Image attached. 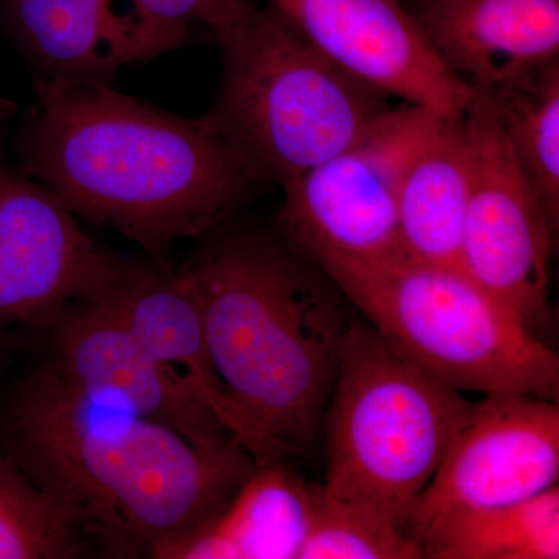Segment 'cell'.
I'll return each instance as SVG.
<instances>
[{
    "instance_id": "cell-1",
    "label": "cell",
    "mask_w": 559,
    "mask_h": 559,
    "mask_svg": "<svg viewBox=\"0 0 559 559\" xmlns=\"http://www.w3.org/2000/svg\"><path fill=\"white\" fill-rule=\"evenodd\" d=\"M0 447L62 511L116 558H157L216 516L255 468L230 437L198 443L76 388L53 364L17 385Z\"/></svg>"
},
{
    "instance_id": "cell-2",
    "label": "cell",
    "mask_w": 559,
    "mask_h": 559,
    "mask_svg": "<svg viewBox=\"0 0 559 559\" xmlns=\"http://www.w3.org/2000/svg\"><path fill=\"white\" fill-rule=\"evenodd\" d=\"M38 95L16 142L22 170L156 259L215 230L260 183L209 114L175 116L110 84Z\"/></svg>"
},
{
    "instance_id": "cell-3",
    "label": "cell",
    "mask_w": 559,
    "mask_h": 559,
    "mask_svg": "<svg viewBox=\"0 0 559 559\" xmlns=\"http://www.w3.org/2000/svg\"><path fill=\"white\" fill-rule=\"evenodd\" d=\"M180 271L231 400L277 462L305 457L352 322L344 294L285 238L255 231L210 238Z\"/></svg>"
},
{
    "instance_id": "cell-4",
    "label": "cell",
    "mask_w": 559,
    "mask_h": 559,
    "mask_svg": "<svg viewBox=\"0 0 559 559\" xmlns=\"http://www.w3.org/2000/svg\"><path fill=\"white\" fill-rule=\"evenodd\" d=\"M404 359L459 392L559 399V356L459 266L311 260Z\"/></svg>"
},
{
    "instance_id": "cell-5",
    "label": "cell",
    "mask_w": 559,
    "mask_h": 559,
    "mask_svg": "<svg viewBox=\"0 0 559 559\" xmlns=\"http://www.w3.org/2000/svg\"><path fill=\"white\" fill-rule=\"evenodd\" d=\"M216 40L223 80L207 114L259 182L285 187L393 106L323 57L270 2Z\"/></svg>"
},
{
    "instance_id": "cell-6",
    "label": "cell",
    "mask_w": 559,
    "mask_h": 559,
    "mask_svg": "<svg viewBox=\"0 0 559 559\" xmlns=\"http://www.w3.org/2000/svg\"><path fill=\"white\" fill-rule=\"evenodd\" d=\"M473 403L400 356L369 322H349L322 432L331 499L404 528Z\"/></svg>"
},
{
    "instance_id": "cell-7",
    "label": "cell",
    "mask_w": 559,
    "mask_h": 559,
    "mask_svg": "<svg viewBox=\"0 0 559 559\" xmlns=\"http://www.w3.org/2000/svg\"><path fill=\"white\" fill-rule=\"evenodd\" d=\"M440 119L418 106H392L347 148L286 183L282 237L310 260L399 257L401 179Z\"/></svg>"
},
{
    "instance_id": "cell-8",
    "label": "cell",
    "mask_w": 559,
    "mask_h": 559,
    "mask_svg": "<svg viewBox=\"0 0 559 559\" xmlns=\"http://www.w3.org/2000/svg\"><path fill=\"white\" fill-rule=\"evenodd\" d=\"M558 477V401L485 395L452 437L404 530L423 547L450 522L533 498Z\"/></svg>"
},
{
    "instance_id": "cell-9",
    "label": "cell",
    "mask_w": 559,
    "mask_h": 559,
    "mask_svg": "<svg viewBox=\"0 0 559 559\" xmlns=\"http://www.w3.org/2000/svg\"><path fill=\"white\" fill-rule=\"evenodd\" d=\"M465 121L471 190L457 266L533 329L547 310L558 238L484 95L476 92Z\"/></svg>"
},
{
    "instance_id": "cell-10",
    "label": "cell",
    "mask_w": 559,
    "mask_h": 559,
    "mask_svg": "<svg viewBox=\"0 0 559 559\" xmlns=\"http://www.w3.org/2000/svg\"><path fill=\"white\" fill-rule=\"evenodd\" d=\"M120 266L53 191L0 159V333L57 326L100 300Z\"/></svg>"
},
{
    "instance_id": "cell-11",
    "label": "cell",
    "mask_w": 559,
    "mask_h": 559,
    "mask_svg": "<svg viewBox=\"0 0 559 559\" xmlns=\"http://www.w3.org/2000/svg\"><path fill=\"white\" fill-rule=\"evenodd\" d=\"M312 46L371 90L441 119L476 92L437 57L403 0H270Z\"/></svg>"
},
{
    "instance_id": "cell-12",
    "label": "cell",
    "mask_w": 559,
    "mask_h": 559,
    "mask_svg": "<svg viewBox=\"0 0 559 559\" xmlns=\"http://www.w3.org/2000/svg\"><path fill=\"white\" fill-rule=\"evenodd\" d=\"M55 329V366L76 388L198 443L234 437L190 382L154 358L105 305H79Z\"/></svg>"
},
{
    "instance_id": "cell-13",
    "label": "cell",
    "mask_w": 559,
    "mask_h": 559,
    "mask_svg": "<svg viewBox=\"0 0 559 559\" xmlns=\"http://www.w3.org/2000/svg\"><path fill=\"white\" fill-rule=\"evenodd\" d=\"M452 75L488 95L559 62V0H407Z\"/></svg>"
},
{
    "instance_id": "cell-14",
    "label": "cell",
    "mask_w": 559,
    "mask_h": 559,
    "mask_svg": "<svg viewBox=\"0 0 559 559\" xmlns=\"http://www.w3.org/2000/svg\"><path fill=\"white\" fill-rule=\"evenodd\" d=\"M165 366L200 393L255 465L274 463L270 448L238 409L210 353L204 319L189 278L164 266L123 263L108 293L97 300Z\"/></svg>"
},
{
    "instance_id": "cell-15",
    "label": "cell",
    "mask_w": 559,
    "mask_h": 559,
    "mask_svg": "<svg viewBox=\"0 0 559 559\" xmlns=\"http://www.w3.org/2000/svg\"><path fill=\"white\" fill-rule=\"evenodd\" d=\"M0 16L43 84H110L138 62L134 14L116 0H0Z\"/></svg>"
},
{
    "instance_id": "cell-16",
    "label": "cell",
    "mask_w": 559,
    "mask_h": 559,
    "mask_svg": "<svg viewBox=\"0 0 559 559\" xmlns=\"http://www.w3.org/2000/svg\"><path fill=\"white\" fill-rule=\"evenodd\" d=\"M319 491L320 484L305 480L289 462L255 465L216 516L157 559H299Z\"/></svg>"
},
{
    "instance_id": "cell-17",
    "label": "cell",
    "mask_w": 559,
    "mask_h": 559,
    "mask_svg": "<svg viewBox=\"0 0 559 559\" xmlns=\"http://www.w3.org/2000/svg\"><path fill=\"white\" fill-rule=\"evenodd\" d=\"M471 190L465 112L440 119L411 157L401 179L399 257L457 266Z\"/></svg>"
},
{
    "instance_id": "cell-18",
    "label": "cell",
    "mask_w": 559,
    "mask_h": 559,
    "mask_svg": "<svg viewBox=\"0 0 559 559\" xmlns=\"http://www.w3.org/2000/svg\"><path fill=\"white\" fill-rule=\"evenodd\" d=\"M484 97L495 110L511 156L558 238L559 62Z\"/></svg>"
},
{
    "instance_id": "cell-19",
    "label": "cell",
    "mask_w": 559,
    "mask_h": 559,
    "mask_svg": "<svg viewBox=\"0 0 559 559\" xmlns=\"http://www.w3.org/2000/svg\"><path fill=\"white\" fill-rule=\"evenodd\" d=\"M429 559H558V485L450 522L423 544Z\"/></svg>"
},
{
    "instance_id": "cell-20",
    "label": "cell",
    "mask_w": 559,
    "mask_h": 559,
    "mask_svg": "<svg viewBox=\"0 0 559 559\" xmlns=\"http://www.w3.org/2000/svg\"><path fill=\"white\" fill-rule=\"evenodd\" d=\"M90 546L0 447V559L84 557Z\"/></svg>"
},
{
    "instance_id": "cell-21",
    "label": "cell",
    "mask_w": 559,
    "mask_h": 559,
    "mask_svg": "<svg viewBox=\"0 0 559 559\" xmlns=\"http://www.w3.org/2000/svg\"><path fill=\"white\" fill-rule=\"evenodd\" d=\"M299 559H423L417 540L378 511L331 499L320 485Z\"/></svg>"
},
{
    "instance_id": "cell-22",
    "label": "cell",
    "mask_w": 559,
    "mask_h": 559,
    "mask_svg": "<svg viewBox=\"0 0 559 559\" xmlns=\"http://www.w3.org/2000/svg\"><path fill=\"white\" fill-rule=\"evenodd\" d=\"M135 20L138 62L178 50L191 22L204 21L201 0H130Z\"/></svg>"
},
{
    "instance_id": "cell-23",
    "label": "cell",
    "mask_w": 559,
    "mask_h": 559,
    "mask_svg": "<svg viewBox=\"0 0 559 559\" xmlns=\"http://www.w3.org/2000/svg\"><path fill=\"white\" fill-rule=\"evenodd\" d=\"M204 21L216 38L234 31L257 10L255 0H201Z\"/></svg>"
}]
</instances>
